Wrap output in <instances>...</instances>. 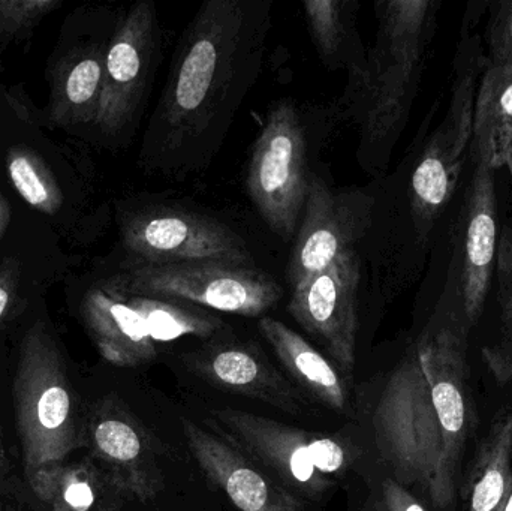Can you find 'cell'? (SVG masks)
<instances>
[{
  "label": "cell",
  "instance_id": "1",
  "mask_svg": "<svg viewBox=\"0 0 512 511\" xmlns=\"http://www.w3.org/2000/svg\"><path fill=\"white\" fill-rule=\"evenodd\" d=\"M454 306L442 309L384 384L372 423L393 479L435 511H456L462 465L477 416L468 335Z\"/></svg>",
  "mask_w": 512,
  "mask_h": 511
},
{
  "label": "cell",
  "instance_id": "2",
  "mask_svg": "<svg viewBox=\"0 0 512 511\" xmlns=\"http://www.w3.org/2000/svg\"><path fill=\"white\" fill-rule=\"evenodd\" d=\"M268 0H207L177 45L144 137L149 170L186 174L209 164L254 86L270 29Z\"/></svg>",
  "mask_w": 512,
  "mask_h": 511
},
{
  "label": "cell",
  "instance_id": "3",
  "mask_svg": "<svg viewBox=\"0 0 512 511\" xmlns=\"http://www.w3.org/2000/svg\"><path fill=\"white\" fill-rule=\"evenodd\" d=\"M432 0L378 2V35L366 66L349 80L346 96L361 126V152L387 149L408 117L430 42Z\"/></svg>",
  "mask_w": 512,
  "mask_h": 511
},
{
  "label": "cell",
  "instance_id": "4",
  "mask_svg": "<svg viewBox=\"0 0 512 511\" xmlns=\"http://www.w3.org/2000/svg\"><path fill=\"white\" fill-rule=\"evenodd\" d=\"M12 399L24 476L86 449V410L44 323L33 324L21 339Z\"/></svg>",
  "mask_w": 512,
  "mask_h": 511
},
{
  "label": "cell",
  "instance_id": "5",
  "mask_svg": "<svg viewBox=\"0 0 512 511\" xmlns=\"http://www.w3.org/2000/svg\"><path fill=\"white\" fill-rule=\"evenodd\" d=\"M104 285L117 293L179 300L243 317H259L283 296L279 284L262 270L224 261H131Z\"/></svg>",
  "mask_w": 512,
  "mask_h": 511
},
{
  "label": "cell",
  "instance_id": "6",
  "mask_svg": "<svg viewBox=\"0 0 512 511\" xmlns=\"http://www.w3.org/2000/svg\"><path fill=\"white\" fill-rule=\"evenodd\" d=\"M309 141L291 101L277 102L256 138L246 174V191L265 224L289 242L300 227L309 194Z\"/></svg>",
  "mask_w": 512,
  "mask_h": 511
},
{
  "label": "cell",
  "instance_id": "7",
  "mask_svg": "<svg viewBox=\"0 0 512 511\" xmlns=\"http://www.w3.org/2000/svg\"><path fill=\"white\" fill-rule=\"evenodd\" d=\"M120 230L123 246L137 263L224 261L254 266L245 239L224 222L201 213L146 207L125 216Z\"/></svg>",
  "mask_w": 512,
  "mask_h": 511
},
{
  "label": "cell",
  "instance_id": "8",
  "mask_svg": "<svg viewBox=\"0 0 512 511\" xmlns=\"http://www.w3.org/2000/svg\"><path fill=\"white\" fill-rule=\"evenodd\" d=\"M360 258L345 252L321 272L291 288L288 311L327 351L346 380L357 360Z\"/></svg>",
  "mask_w": 512,
  "mask_h": 511
},
{
  "label": "cell",
  "instance_id": "9",
  "mask_svg": "<svg viewBox=\"0 0 512 511\" xmlns=\"http://www.w3.org/2000/svg\"><path fill=\"white\" fill-rule=\"evenodd\" d=\"M159 32L152 2L132 5L116 27L107 47L104 92L95 123L104 134H122L137 119L158 62Z\"/></svg>",
  "mask_w": 512,
  "mask_h": 511
},
{
  "label": "cell",
  "instance_id": "10",
  "mask_svg": "<svg viewBox=\"0 0 512 511\" xmlns=\"http://www.w3.org/2000/svg\"><path fill=\"white\" fill-rule=\"evenodd\" d=\"M475 83L474 68L459 72L447 116L430 138L412 174V215L421 240L426 239L456 192L465 150L474 134Z\"/></svg>",
  "mask_w": 512,
  "mask_h": 511
},
{
  "label": "cell",
  "instance_id": "11",
  "mask_svg": "<svg viewBox=\"0 0 512 511\" xmlns=\"http://www.w3.org/2000/svg\"><path fill=\"white\" fill-rule=\"evenodd\" d=\"M215 428L295 495L316 498L334 488V480L315 467L321 434L291 428L240 410L212 411Z\"/></svg>",
  "mask_w": 512,
  "mask_h": 511
},
{
  "label": "cell",
  "instance_id": "12",
  "mask_svg": "<svg viewBox=\"0 0 512 511\" xmlns=\"http://www.w3.org/2000/svg\"><path fill=\"white\" fill-rule=\"evenodd\" d=\"M372 207L369 195L333 191L321 177L312 174L297 242L289 258L291 288L352 251L369 228Z\"/></svg>",
  "mask_w": 512,
  "mask_h": 511
},
{
  "label": "cell",
  "instance_id": "13",
  "mask_svg": "<svg viewBox=\"0 0 512 511\" xmlns=\"http://www.w3.org/2000/svg\"><path fill=\"white\" fill-rule=\"evenodd\" d=\"M86 449L126 497L153 500L164 488L155 444L143 423L116 396L86 408Z\"/></svg>",
  "mask_w": 512,
  "mask_h": 511
},
{
  "label": "cell",
  "instance_id": "14",
  "mask_svg": "<svg viewBox=\"0 0 512 511\" xmlns=\"http://www.w3.org/2000/svg\"><path fill=\"white\" fill-rule=\"evenodd\" d=\"M192 456L207 479L212 480L240 511H303L294 492L268 474L254 459L230 441L183 420Z\"/></svg>",
  "mask_w": 512,
  "mask_h": 511
},
{
  "label": "cell",
  "instance_id": "15",
  "mask_svg": "<svg viewBox=\"0 0 512 511\" xmlns=\"http://www.w3.org/2000/svg\"><path fill=\"white\" fill-rule=\"evenodd\" d=\"M191 366L207 383L248 396L277 410L300 416L307 399L251 344L210 345L191 357Z\"/></svg>",
  "mask_w": 512,
  "mask_h": 511
},
{
  "label": "cell",
  "instance_id": "16",
  "mask_svg": "<svg viewBox=\"0 0 512 511\" xmlns=\"http://www.w3.org/2000/svg\"><path fill=\"white\" fill-rule=\"evenodd\" d=\"M496 219L498 213L493 170L486 162L478 159L469 188L462 275L457 285L460 309L469 329L480 320L492 284L498 254Z\"/></svg>",
  "mask_w": 512,
  "mask_h": 511
},
{
  "label": "cell",
  "instance_id": "17",
  "mask_svg": "<svg viewBox=\"0 0 512 511\" xmlns=\"http://www.w3.org/2000/svg\"><path fill=\"white\" fill-rule=\"evenodd\" d=\"M81 317L99 354L117 368L146 365L158 354L144 318L105 285L87 291Z\"/></svg>",
  "mask_w": 512,
  "mask_h": 511
},
{
  "label": "cell",
  "instance_id": "18",
  "mask_svg": "<svg viewBox=\"0 0 512 511\" xmlns=\"http://www.w3.org/2000/svg\"><path fill=\"white\" fill-rule=\"evenodd\" d=\"M26 480L44 511H122L129 500L89 455L39 468Z\"/></svg>",
  "mask_w": 512,
  "mask_h": 511
},
{
  "label": "cell",
  "instance_id": "19",
  "mask_svg": "<svg viewBox=\"0 0 512 511\" xmlns=\"http://www.w3.org/2000/svg\"><path fill=\"white\" fill-rule=\"evenodd\" d=\"M104 45H89L69 54L51 77L50 120L57 126L96 123L104 92Z\"/></svg>",
  "mask_w": 512,
  "mask_h": 511
},
{
  "label": "cell",
  "instance_id": "20",
  "mask_svg": "<svg viewBox=\"0 0 512 511\" xmlns=\"http://www.w3.org/2000/svg\"><path fill=\"white\" fill-rule=\"evenodd\" d=\"M258 329L301 389L331 410H345L348 405L345 381L327 357L282 321L261 318Z\"/></svg>",
  "mask_w": 512,
  "mask_h": 511
},
{
  "label": "cell",
  "instance_id": "21",
  "mask_svg": "<svg viewBox=\"0 0 512 511\" xmlns=\"http://www.w3.org/2000/svg\"><path fill=\"white\" fill-rule=\"evenodd\" d=\"M512 492V408L502 411L481 441L460 485L465 511H504Z\"/></svg>",
  "mask_w": 512,
  "mask_h": 511
},
{
  "label": "cell",
  "instance_id": "22",
  "mask_svg": "<svg viewBox=\"0 0 512 511\" xmlns=\"http://www.w3.org/2000/svg\"><path fill=\"white\" fill-rule=\"evenodd\" d=\"M357 2L352 0H307L303 3L313 44L325 65L345 68L349 80L366 66L367 51L357 30Z\"/></svg>",
  "mask_w": 512,
  "mask_h": 511
},
{
  "label": "cell",
  "instance_id": "23",
  "mask_svg": "<svg viewBox=\"0 0 512 511\" xmlns=\"http://www.w3.org/2000/svg\"><path fill=\"white\" fill-rule=\"evenodd\" d=\"M474 144L492 170L505 167L512 146V69L487 68L475 98Z\"/></svg>",
  "mask_w": 512,
  "mask_h": 511
},
{
  "label": "cell",
  "instance_id": "24",
  "mask_svg": "<svg viewBox=\"0 0 512 511\" xmlns=\"http://www.w3.org/2000/svg\"><path fill=\"white\" fill-rule=\"evenodd\" d=\"M122 296L144 318L150 338L155 344L177 341L185 336L209 339L224 327L218 317L201 311L191 303L135 294Z\"/></svg>",
  "mask_w": 512,
  "mask_h": 511
},
{
  "label": "cell",
  "instance_id": "25",
  "mask_svg": "<svg viewBox=\"0 0 512 511\" xmlns=\"http://www.w3.org/2000/svg\"><path fill=\"white\" fill-rule=\"evenodd\" d=\"M6 170L20 197L33 209L56 215L63 204V192L48 165L38 153L15 146L6 155Z\"/></svg>",
  "mask_w": 512,
  "mask_h": 511
},
{
  "label": "cell",
  "instance_id": "26",
  "mask_svg": "<svg viewBox=\"0 0 512 511\" xmlns=\"http://www.w3.org/2000/svg\"><path fill=\"white\" fill-rule=\"evenodd\" d=\"M498 299L501 305V342L483 348V359L499 384L512 381V228L505 227L496 254Z\"/></svg>",
  "mask_w": 512,
  "mask_h": 511
},
{
  "label": "cell",
  "instance_id": "27",
  "mask_svg": "<svg viewBox=\"0 0 512 511\" xmlns=\"http://www.w3.org/2000/svg\"><path fill=\"white\" fill-rule=\"evenodd\" d=\"M60 6L62 2L57 0H0V50L30 36Z\"/></svg>",
  "mask_w": 512,
  "mask_h": 511
},
{
  "label": "cell",
  "instance_id": "28",
  "mask_svg": "<svg viewBox=\"0 0 512 511\" xmlns=\"http://www.w3.org/2000/svg\"><path fill=\"white\" fill-rule=\"evenodd\" d=\"M489 66L512 69V2L499 3L487 27Z\"/></svg>",
  "mask_w": 512,
  "mask_h": 511
},
{
  "label": "cell",
  "instance_id": "29",
  "mask_svg": "<svg viewBox=\"0 0 512 511\" xmlns=\"http://www.w3.org/2000/svg\"><path fill=\"white\" fill-rule=\"evenodd\" d=\"M364 511H429L420 498L400 485L393 477H385L370 495Z\"/></svg>",
  "mask_w": 512,
  "mask_h": 511
},
{
  "label": "cell",
  "instance_id": "30",
  "mask_svg": "<svg viewBox=\"0 0 512 511\" xmlns=\"http://www.w3.org/2000/svg\"><path fill=\"white\" fill-rule=\"evenodd\" d=\"M18 288V266L15 261H3L0 266V327L5 323L15 302Z\"/></svg>",
  "mask_w": 512,
  "mask_h": 511
},
{
  "label": "cell",
  "instance_id": "31",
  "mask_svg": "<svg viewBox=\"0 0 512 511\" xmlns=\"http://www.w3.org/2000/svg\"><path fill=\"white\" fill-rule=\"evenodd\" d=\"M9 480H11V465H9L8 453H6L5 435H3L2 413H0V510L9 494Z\"/></svg>",
  "mask_w": 512,
  "mask_h": 511
},
{
  "label": "cell",
  "instance_id": "32",
  "mask_svg": "<svg viewBox=\"0 0 512 511\" xmlns=\"http://www.w3.org/2000/svg\"><path fill=\"white\" fill-rule=\"evenodd\" d=\"M9 222H11V206H9L8 200L0 192V239H2L3 233L8 228Z\"/></svg>",
  "mask_w": 512,
  "mask_h": 511
},
{
  "label": "cell",
  "instance_id": "33",
  "mask_svg": "<svg viewBox=\"0 0 512 511\" xmlns=\"http://www.w3.org/2000/svg\"><path fill=\"white\" fill-rule=\"evenodd\" d=\"M505 167H508L512 176V146L510 152H508L507 159H505Z\"/></svg>",
  "mask_w": 512,
  "mask_h": 511
},
{
  "label": "cell",
  "instance_id": "34",
  "mask_svg": "<svg viewBox=\"0 0 512 511\" xmlns=\"http://www.w3.org/2000/svg\"><path fill=\"white\" fill-rule=\"evenodd\" d=\"M504 511H512V492H511V495H510V500H508L507 507H505Z\"/></svg>",
  "mask_w": 512,
  "mask_h": 511
}]
</instances>
